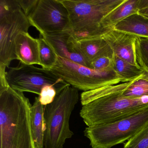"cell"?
<instances>
[{"mask_svg": "<svg viewBox=\"0 0 148 148\" xmlns=\"http://www.w3.org/2000/svg\"><path fill=\"white\" fill-rule=\"evenodd\" d=\"M84 92L80 100V116L88 127L110 123L132 116L148 108V96L128 98L123 93L134 82L141 78Z\"/></svg>", "mask_w": 148, "mask_h": 148, "instance_id": "obj_1", "label": "cell"}, {"mask_svg": "<svg viewBox=\"0 0 148 148\" xmlns=\"http://www.w3.org/2000/svg\"><path fill=\"white\" fill-rule=\"evenodd\" d=\"M24 93L0 87V148H36L32 134L31 107Z\"/></svg>", "mask_w": 148, "mask_h": 148, "instance_id": "obj_2", "label": "cell"}, {"mask_svg": "<svg viewBox=\"0 0 148 148\" xmlns=\"http://www.w3.org/2000/svg\"><path fill=\"white\" fill-rule=\"evenodd\" d=\"M125 0H60L68 11L70 31L77 40L103 36L104 18Z\"/></svg>", "mask_w": 148, "mask_h": 148, "instance_id": "obj_3", "label": "cell"}, {"mask_svg": "<svg viewBox=\"0 0 148 148\" xmlns=\"http://www.w3.org/2000/svg\"><path fill=\"white\" fill-rule=\"evenodd\" d=\"M79 98L78 90L69 85L45 106L44 148H64L66 139L73 136L69 121Z\"/></svg>", "mask_w": 148, "mask_h": 148, "instance_id": "obj_4", "label": "cell"}, {"mask_svg": "<svg viewBox=\"0 0 148 148\" xmlns=\"http://www.w3.org/2000/svg\"><path fill=\"white\" fill-rule=\"evenodd\" d=\"M32 26L17 0H0V65L9 67L17 60L15 42Z\"/></svg>", "mask_w": 148, "mask_h": 148, "instance_id": "obj_5", "label": "cell"}, {"mask_svg": "<svg viewBox=\"0 0 148 148\" xmlns=\"http://www.w3.org/2000/svg\"><path fill=\"white\" fill-rule=\"evenodd\" d=\"M148 123V108L110 123L87 127L84 131L92 148H111L130 140Z\"/></svg>", "mask_w": 148, "mask_h": 148, "instance_id": "obj_6", "label": "cell"}, {"mask_svg": "<svg viewBox=\"0 0 148 148\" xmlns=\"http://www.w3.org/2000/svg\"><path fill=\"white\" fill-rule=\"evenodd\" d=\"M51 70L73 87L84 92L125 83L113 69L97 71L58 56Z\"/></svg>", "mask_w": 148, "mask_h": 148, "instance_id": "obj_7", "label": "cell"}, {"mask_svg": "<svg viewBox=\"0 0 148 148\" xmlns=\"http://www.w3.org/2000/svg\"><path fill=\"white\" fill-rule=\"evenodd\" d=\"M6 79L8 85L13 90L39 96L45 86H54L58 94L70 85L51 70L21 63L16 67L9 68L6 72Z\"/></svg>", "mask_w": 148, "mask_h": 148, "instance_id": "obj_8", "label": "cell"}, {"mask_svg": "<svg viewBox=\"0 0 148 148\" xmlns=\"http://www.w3.org/2000/svg\"><path fill=\"white\" fill-rule=\"evenodd\" d=\"M28 18L41 34L70 31L68 11L60 0H38Z\"/></svg>", "mask_w": 148, "mask_h": 148, "instance_id": "obj_9", "label": "cell"}, {"mask_svg": "<svg viewBox=\"0 0 148 148\" xmlns=\"http://www.w3.org/2000/svg\"><path fill=\"white\" fill-rule=\"evenodd\" d=\"M40 34L58 57L87 67L77 47V39L71 31Z\"/></svg>", "mask_w": 148, "mask_h": 148, "instance_id": "obj_10", "label": "cell"}, {"mask_svg": "<svg viewBox=\"0 0 148 148\" xmlns=\"http://www.w3.org/2000/svg\"><path fill=\"white\" fill-rule=\"evenodd\" d=\"M103 37L111 47L114 55L125 61L141 67L138 64L136 50L138 37L114 29Z\"/></svg>", "mask_w": 148, "mask_h": 148, "instance_id": "obj_11", "label": "cell"}, {"mask_svg": "<svg viewBox=\"0 0 148 148\" xmlns=\"http://www.w3.org/2000/svg\"><path fill=\"white\" fill-rule=\"evenodd\" d=\"M15 54L17 60L22 64L41 66L38 40L28 32L21 33L18 36L15 42Z\"/></svg>", "mask_w": 148, "mask_h": 148, "instance_id": "obj_12", "label": "cell"}, {"mask_svg": "<svg viewBox=\"0 0 148 148\" xmlns=\"http://www.w3.org/2000/svg\"><path fill=\"white\" fill-rule=\"evenodd\" d=\"M77 46L88 67L91 62L99 58L114 57L113 51L103 36L77 40Z\"/></svg>", "mask_w": 148, "mask_h": 148, "instance_id": "obj_13", "label": "cell"}, {"mask_svg": "<svg viewBox=\"0 0 148 148\" xmlns=\"http://www.w3.org/2000/svg\"><path fill=\"white\" fill-rule=\"evenodd\" d=\"M45 106L40 103L39 97L35 98L31 107V125L34 142L36 148H44L45 126Z\"/></svg>", "mask_w": 148, "mask_h": 148, "instance_id": "obj_14", "label": "cell"}, {"mask_svg": "<svg viewBox=\"0 0 148 148\" xmlns=\"http://www.w3.org/2000/svg\"><path fill=\"white\" fill-rule=\"evenodd\" d=\"M114 30L148 39V18L138 13L123 20L114 26Z\"/></svg>", "mask_w": 148, "mask_h": 148, "instance_id": "obj_15", "label": "cell"}, {"mask_svg": "<svg viewBox=\"0 0 148 148\" xmlns=\"http://www.w3.org/2000/svg\"><path fill=\"white\" fill-rule=\"evenodd\" d=\"M140 0H125L123 3L106 15L101 22L104 28L113 29L118 23L138 13Z\"/></svg>", "mask_w": 148, "mask_h": 148, "instance_id": "obj_16", "label": "cell"}, {"mask_svg": "<svg viewBox=\"0 0 148 148\" xmlns=\"http://www.w3.org/2000/svg\"><path fill=\"white\" fill-rule=\"evenodd\" d=\"M113 69L125 82L141 77L145 71L141 67L125 61L115 55L113 57Z\"/></svg>", "mask_w": 148, "mask_h": 148, "instance_id": "obj_17", "label": "cell"}, {"mask_svg": "<svg viewBox=\"0 0 148 148\" xmlns=\"http://www.w3.org/2000/svg\"><path fill=\"white\" fill-rule=\"evenodd\" d=\"M38 40L41 66L44 69L51 70L57 63L58 56L40 34Z\"/></svg>", "mask_w": 148, "mask_h": 148, "instance_id": "obj_18", "label": "cell"}, {"mask_svg": "<svg viewBox=\"0 0 148 148\" xmlns=\"http://www.w3.org/2000/svg\"><path fill=\"white\" fill-rule=\"evenodd\" d=\"M128 98H139L148 96V80L141 78L130 86L123 93Z\"/></svg>", "mask_w": 148, "mask_h": 148, "instance_id": "obj_19", "label": "cell"}, {"mask_svg": "<svg viewBox=\"0 0 148 148\" xmlns=\"http://www.w3.org/2000/svg\"><path fill=\"white\" fill-rule=\"evenodd\" d=\"M123 148H148V123L128 140Z\"/></svg>", "mask_w": 148, "mask_h": 148, "instance_id": "obj_20", "label": "cell"}, {"mask_svg": "<svg viewBox=\"0 0 148 148\" xmlns=\"http://www.w3.org/2000/svg\"><path fill=\"white\" fill-rule=\"evenodd\" d=\"M136 50L138 64L145 71H148V39L138 38Z\"/></svg>", "mask_w": 148, "mask_h": 148, "instance_id": "obj_21", "label": "cell"}, {"mask_svg": "<svg viewBox=\"0 0 148 148\" xmlns=\"http://www.w3.org/2000/svg\"><path fill=\"white\" fill-rule=\"evenodd\" d=\"M58 93L54 86L51 85H46L42 88L39 96L40 103L46 106L53 102Z\"/></svg>", "mask_w": 148, "mask_h": 148, "instance_id": "obj_22", "label": "cell"}, {"mask_svg": "<svg viewBox=\"0 0 148 148\" xmlns=\"http://www.w3.org/2000/svg\"><path fill=\"white\" fill-rule=\"evenodd\" d=\"M113 58L102 57L89 64V68L97 71H106L113 69Z\"/></svg>", "mask_w": 148, "mask_h": 148, "instance_id": "obj_23", "label": "cell"}, {"mask_svg": "<svg viewBox=\"0 0 148 148\" xmlns=\"http://www.w3.org/2000/svg\"><path fill=\"white\" fill-rule=\"evenodd\" d=\"M17 1L22 11L28 17L37 5L38 0H17Z\"/></svg>", "mask_w": 148, "mask_h": 148, "instance_id": "obj_24", "label": "cell"}, {"mask_svg": "<svg viewBox=\"0 0 148 148\" xmlns=\"http://www.w3.org/2000/svg\"><path fill=\"white\" fill-rule=\"evenodd\" d=\"M138 13L148 18V0H140Z\"/></svg>", "mask_w": 148, "mask_h": 148, "instance_id": "obj_25", "label": "cell"}, {"mask_svg": "<svg viewBox=\"0 0 148 148\" xmlns=\"http://www.w3.org/2000/svg\"><path fill=\"white\" fill-rule=\"evenodd\" d=\"M142 78L148 80V71H145L144 73Z\"/></svg>", "mask_w": 148, "mask_h": 148, "instance_id": "obj_26", "label": "cell"}]
</instances>
